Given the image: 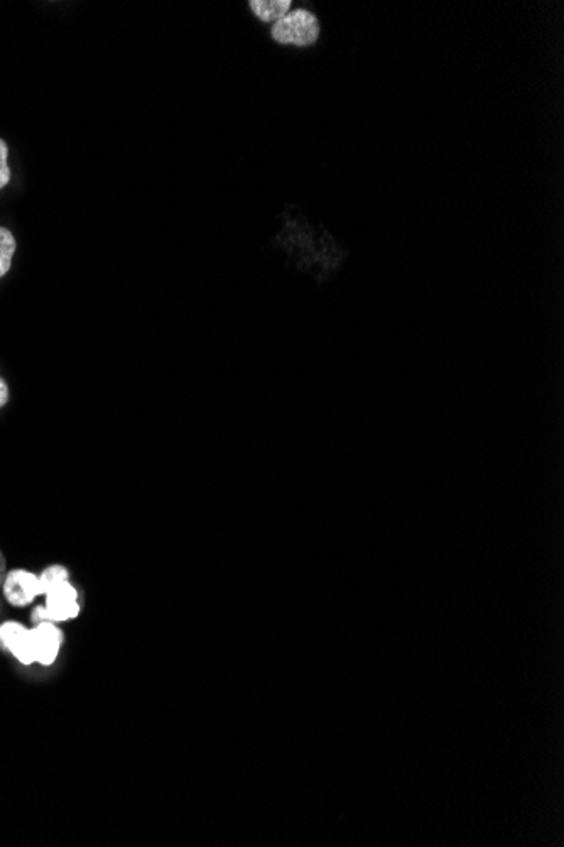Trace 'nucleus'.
I'll return each mask as SVG.
<instances>
[{"label": "nucleus", "instance_id": "1", "mask_svg": "<svg viewBox=\"0 0 564 847\" xmlns=\"http://www.w3.org/2000/svg\"><path fill=\"white\" fill-rule=\"evenodd\" d=\"M43 597V606L34 609V624L43 623V621H51V623L56 624L70 623L82 614L83 606L82 601H80V592L75 585L71 584L70 580L56 585Z\"/></svg>", "mask_w": 564, "mask_h": 847}, {"label": "nucleus", "instance_id": "2", "mask_svg": "<svg viewBox=\"0 0 564 847\" xmlns=\"http://www.w3.org/2000/svg\"><path fill=\"white\" fill-rule=\"evenodd\" d=\"M271 36L279 44L311 46L320 38V21L308 9H294L272 24Z\"/></svg>", "mask_w": 564, "mask_h": 847}, {"label": "nucleus", "instance_id": "3", "mask_svg": "<svg viewBox=\"0 0 564 847\" xmlns=\"http://www.w3.org/2000/svg\"><path fill=\"white\" fill-rule=\"evenodd\" d=\"M0 650L9 653L22 667L36 665L31 628L19 621L0 624Z\"/></svg>", "mask_w": 564, "mask_h": 847}, {"label": "nucleus", "instance_id": "4", "mask_svg": "<svg viewBox=\"0 0 564 847\" xmlns=\"http://www.w3.org/2000/svg\"><path fill=\"white\" fill-rule=\"evenodd\" d=\"M2 594L6 601L14 607H28L38 597H43V587L39 574L28 569H14L7 572L2 582Z\"/></svg>", "mask_w": 564, "mask_h": 847}, {"label": "nucleus", "instance_id": "5", "mask_svg": "<svg viewBox=\"0 0 564 847\" xmlns=\"http://www.w3.org/2000/svg\"><path fill=\"white\" fill-rule=\"evenodd\" d=\"M31 634H33L36 665L44 668L53 667L60 660L61 651L65 646V633L60 628V624L51 623V621L33 624Z\"/></svg>", "mask_w": 564, "mask_h": 847}, {"label": "nucleus", "instance_id": "6", "mask_svg": "<svg viewBox=\"0 0 564 847\" xmlns=\"http://www.w3.org/2000/svg\"><path fill=\"white\" fill-rule=\"evenodd\" d=\"M250 9L264 22H277L288 14L291 0H250Z\"/></svg>", "mask_w": 564, "mask_h": 847}, {"label": "nucleus", "instance_id": "7", "mask_svg": "<svg viewBox=\"0 0 564 847\" xmlns=\"http://www.w3.org/2000/svg\"><path fill=\"white\" fill-rule=\"evenodd\" d=\"M16 247V237L12 235L11 230L0 227V278L9 273Z\"/></svg>", "mask_w": 564, "mask_h": 847}, {"label": "nucleus", "instance_id": "8", "mask_svg": "<svg viewBox=\"0 0 564 847\" xmlns=\"http://www.w3.org/2000/svg\"><path fill=\"white\" fill-rule=\"evenodd\" d=\"M39 580H41L44 596L46 592L51 591L56 585L68 582L70 580V570L66 569L65 565H61V563H53V565H49V567H46L39 574Z\"/></svg>", "mask_w": 564, "mask_h": 847}, {"label": "nucleus", "instance_id": "9", "mask_svg": "<svg viewBox=\"0 0 564 847\" xmlns=\"http://www.w3.org/2000/svg\"><path fill=\"white\" fill-rule=\"evenodd\" d=\"M7 158H9V148H7L6 141L0 139V190L11 181V168H9Z\"/></svg>", "mask_w": 564, "mask_h": 847}, {"label": "nucleus", "instance_id": "10", "mask_svg": "<svg viewBox=\"0 0 564 847\" xmlns=\"http://www.w3.org/2000/svg\"><path fill=\"white\" fill-rule=\"evenodd\" d=\"M7 401H9V388H7L6 381L0 379V408L6 406Z\"/></svg>", "mask_w": 564, "mask_h": 847}, {"label": "nucleus", "instance_id": "11", "mask_svg": "<svg viewBox=\"0 0 564 847\" xmlns=\"http://www.w3.org/2000/svg\"><path fill=\"white\" fill-rule=\"evenodd\" d=\"M7 572H4V562H2V555H0V575H6Z\"/></svg>", "mask_w": 564, "mask_h": 847}]
</instances>
